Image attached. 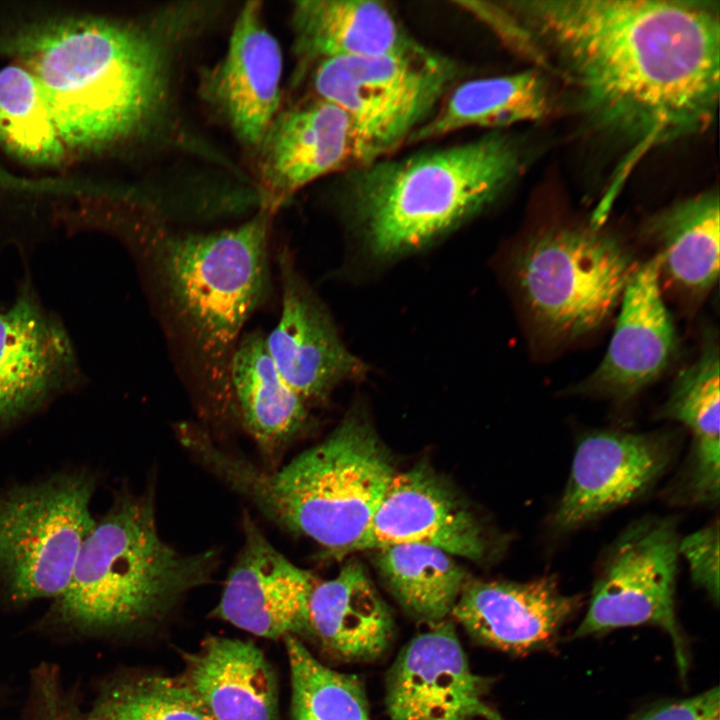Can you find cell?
Returning a JSON list of instances; mask_svg holds the SVG:
<instances>
[{
  "label": "cell",
  "instance_id": "ba28073f",
  "mask_svg": "<svg viewBox=\"0 0 720 720\" xmlns=\"http://www.w3.org/2000/svg\"><path fill=\"white\" fill-rule=\"evenodd\" d=\"M636 268L616 238L582 227H555L536 234L514 264L535 324L560 339L600 327L620 305Z\"/></svg>",
  "mask_w": 720,
  "mask_h": 720
},
{
  "label": "cell",
  "instance_id": "cb8c5ba5",
  "mask_svg": "<svg viewBox=\"0 0 720 720\" xmlns=\"http://www.w3.org/2000/svg\"><path fill=\"white\" fill-rule=\"evenodd\" d=\"M553 97L538 70L478 78L451 89L408 143L443 137L467 128H503L544 118Z\"/></svg>",
  "mask_w": 720,
  "mask_h": 720
},
{
  "label": "cell",
  "instance_id": "4fadbf2b",
  "mask_svg": "<svg viewBox=\"0 0 720 720\" xmlns=\"http://www.w3.org/2000/svg\"><path fill=\"white\" fill-rule=\"evenodd\" d=\"M257 149L260 210L272 216L316 179L361 167L350 118L315 95L278 113Z\"/></svg>",
  "mask_w": 720,
  "mask_h": 720
},
{
  "label": "cell",
  "instance_id": "9a60e30c",
  "mask_svg": "<svg viewBox=\"0 0 720 720\" xmlns=\"http://www.w3.org/2000/svg\"><path fill=\"white\" fill-rule=\"evenodd\" d=\"M243 530L244 545L212 615L263 638L310 635L316 578L279 552L247 513Z\"/></svg>",
  "mask_w": 720,
  "mask_h": 720
},
{
  "label": "cell",
  "instance_id": "5bb4252c",
  "mask_svg": "<svg viewBox=\"0 0 720 720\" xmlns=\"http://www.w3.org/2000/svg\"><path fill=\"white\" fill-rule=\"evenodd\" d=\"M488 688L444 620L403 648L389 672L385 701L392 720H504L487 703Z\"/></svg>",
  "mask_w": 720,
  "mask_h": 720
},
{
  "label": "cell",
  "instance_id": "ffe728a7",
  "mask_svg": "<svg viewBox=\"0 0 720 720\" xmlns=\"http://www.w3.org/2000/svg\"><path fill=\"white\" fill-rule=\"evenodd\" d=\"M281 48L264 23L262 5L240 10L223 60L208 74L205 92L238 140L257 148L277 116Z\"/></svg>",
  "mask_w": 720,
  "mask_h": 720
},
{
  "label": "cell",
  "instance_id": "5b68a950",
  "mask_svg": "<svg viewBox=\"0 0 720 720\" xmlns=\"http://www.w3.org/2000/svg\"><path fill=\"white\" fill-rule=\"evenodd\" d=\"M272 217L259 210L234 228L155 236L148 248L200 382L224 397L241 331L268 289Z\"/></svg>",
  "mask_w": 720,
  "mask_h": 720
},
{
  "label": "cell",
  "instance_id": "7c38bea8",
  "mask_svg": "<svg viewBox=\"0 0 720 720\" xmlns=\"http://www.w3.org/2000/svg\"><path fill=\"white\" fill-rule=\"evenodd\" d=\"M674 454V440L666 433L607 430L585 435L575 450L554 528L575 529L642 496Z\"/></svg>",
  "mask_w": 720,
  "mask_h": 720
},
{
  "label": "cell",
  "instance_id": "e575fe53",
  "mask_svg": "<svg viewBox=\"0 0 720 720\" xmlns=\"http://www.w3.org/2000/svg\"><path fill=\"white\" fill-rule=\"evenodd\" d=\"M75 720H97V719H95L94 717L89 715L87 718H80V719H75Z\"/></svg>",
  "mask_w": 720,
  "mask_h": 720
},
{
  "label": "cell",
  "instance_id": "8fae6325",
  "mask_svg": "<svg viewBox=\"0 0 720 720\" xmlns=\"http://www.w3.org/2000/svg\"><path fill=\"white\" fill-rule=\"evenodd\" d=\"M70 335L30 280L0 307V434L47 407L82 380Z\"/></svg>",
  "mask_w": 720,
  "mask_h": 720
},
{
  "label": "cell",
  "instance_id": "f1b7e54d",
  "mask_svg": "<svg viewBox=\"0 0 720 720\" xmlns=\"http://www.w3.org/2000/svg\"><path fill=\"white\" fill-rule=\"evenodd\" d=\"M0 147L39 166L57 165L68 152L36 78L19 63L0 70Z\"/></svg>",
  "mask_w": 720,
  "mask_h": 720
},
{
  "label": "cell",
  "instance_id": "3957f363",
  "mask_svg": "<svg viewBox=\"0 0 720 720\" xmlns=\"http://www.w3.org/2000/svg\"><path fill=\"white\" fill-rule=\"evenodd\" d=\"M177 434L202 464L270 520L335 555L355 551L396 473L374 432L358 418L345 420L275 472L224 450L195 424L179 425Z\"/></svg>",
  "mask_w": 720,
  "mask_h": 720
},
{
  "label": "cell",
  "instance_id": "7402d4cb",
  "mask_svg": "<svg viewBox=\"0 0 720 720\" xmlns=\"http://www.w3.org/2000/svg\"><path fill=\"white\" fill-rule=\"evenodd\" d=\"M291 24L302 71L326 59L398 54L421 45L382 1H296Z\"/></svg>",
  "mask_w": 720,
  "mask_h": 720
},
{
  "label": "cell",
  "instance_id": "484cf974",
  "mask_svg": "<svg viewBox=\"0 0 720 720\" xmlns=\"http://www.w3.org/2000/svg\"><path fill=\"white\" fill-rule=\"evenodd\" d=\"M720 206L707 191L664 210L648 224L658 244L662 271L682 288L704 292L719 276Z\"/></svg>",
  "mask_w": 720,
  "mask_h": 720
},
{
  "label": "cell",
  "instance_id": "6da1fadb",
  "mask_svg": "<svg viewBox=\"0 0 720 720\" xmlns=\"http://www.w3.org/2000/svg\"><path fill=\"white\" fill-rule=\"evenodd\" d=\"M719 5L684 0H519L491 22L565 86L576 112L643 155L705 132L720 84Z\"/></svg>",
  "mask_w": 720,
  "mask_h": 720
},
{
  "label": "cell",
  "instance_id": "4316f807",
  "mask_svg": "<svg viewBox=\"0 0 720 720\" xmlns=\"http://www.w3.org/2000/svg\"><path fill=\"white\" fill-rule=\"evenodd\" d=\"M376 551L382 578L408 614L431 625L451 614L467 582L465 570L452 555L421 544L390 545Z\"/></svg>",
  "mask_w": 720,
  "mask_h": 720
},
{
  "label": "cell",
  "instance_id": "83f0119b",
  "mask_svg": "<svg viewBox=\"0 0 720 720\" xmlns=\"http://www.w3.org/2000/svg\"><path fill=\"white\" fill-rule=\"evenodd\" d=\"M702 351L676 375L660 416L687 426L693 435L685 469L699 478L720 475L719 345L708 335Z\"/></svg>",
  "mask_w": 720,
  "mask_h": 720
},
{
  "label": "cell",
  "instance_id": "ac0fdd59",
  "mask_svg": "<svg viewBox=\"0 0 720 720\" xmlns=\"http://www.w3.org/2000/svg\"><path fill=\"white\" fill-rule=\"evenodd\" d=\"M580 603V596L564 593L554 576L475 580L466 582L451 615L479 643L526 654L551 647Z\"/></svg>",
  "mask_w": 720,
  "mask_h": 720
},
{
  "label": "cell",
  "instance_id": "d4e9b609",
  "mask_svg": "<svg viewBox=\"0 0 720 720\" xmlns=\"http://www.w3.org/2000/svg\"><path fill=\"white\" fill-rule=\"evenodd\" d=\"M229 385L244 426L266 453L278 452L307 419L305 402L281 377L259 331L240 337Z\"/></svg>",
  "mask_w": 720,
  "mask_h": 720
},
{
  "label": "cell",
  "instance_id": "d6986e66",
  "mask_svg": "<svg viewBox=\"0 0 720 720\" xmlns=\"http://www.w3.org/2000/svg\"><path fill=\"white\" fill-rule=\"evenodd\" d=\"M421 544L479 560L482 529L454 491L424 465L395 473L358 550Z\"/></svg>",
  "mask_w": 720,
  "mask_h": 720
},
{
  "label": "cell",
  "instance_id": "2e32d148",
  "mask_svg": "<svg viewBox=\"0 0 720 720\" xmlns=\"http://www.w3.org/2000/svg\"><path fill=\"white\" fill-rule=\"evenodd\" d=\"M661 274L658 253L637 266L625 287L606 354L574 393L627 401L668 367L677 336L662 296Z\"/></svg>",
  "mask_w": 720,
  "mask_h": 720
},
{
  "label": "cell",
  "instance_id": "9c48e42d",
  "mask_svg": "<svg viewBox=\"0 0 720 720\" xmlns=\"http://www.w3.org/2000/svg\"><path fill=\"white\" fill-rule=\"evenodd\" d=\"M95 481L61 472L0 492V579L15 601L58 598L95 525Z\"/></svg>",
  "mask_w": 720,
  "mask_h": 720
},
{
  "label": "cell",
  "instance_id": "44dd1931",
  "mask_svg": "<svg viewBox=\"0 0 720 720\" xmlns=\"http://www.w3.org/2000/svg\"><path fill=\"white\" fill-rule=\"evenodd\" d=\"M177 676L214 720H277L276 675L250 641L209 636Z\"/></svg>",
  "mask_w": 720,
  "mask_h": 720
},
{
  "label": "cell",
  "instance_id": "52a82bcc",
  "mask_svg": "<svg viewBox=\"0 0 720 720\" xmlns=\"http://www.w3.org/2000/svg\"><path fill=\"white\" fill-rule=\"evenodd\" d=\"M458 74L449 58L419 45L398 54L320 61L313 66L312 87L350 118L363 167L408 143Z\"/></svg>",
  "mask_w": 720,
  "mask_h": 720
},
{
  "label": "cell",
  "instance_id": "30bf717a",
  "mask_svg": "<svg viewBox=\"0 0 720 720\" xmlns=\"http://www.w3.org/2000/svg\"><path fill=\"white\" fill-rule=\"evenodd\" d=\"M679 541L671 517H646L629 525L606 553L573 638L654 625L671 637L684 675L688 662L675 613Z\"/></svg>",
  "mask_w": 720,
  "mask_h": 720
},
{
  "label": "cell",
  "instance_id": "e0dca14e",
  "mask_svg": "<svg viewBox=\"0 0 720 720\" xmlns=\"http://www.w3.org/2000/svg\"><path fill=\"white\" fill-rule=\"evenodd\" d=\"M281 313L265 336L268 352L283 380L306 403L320 400L365 367L341 342L328 314L297 272L291 254H278Z\"/></svg>",
  "mask_w": 720,
  "mask_h": 720
},
{
  "label": "cell",
  "instance_id": "d6a6232c",
  "mask_svg": "<svg viewBox=\"0 0 720 720\" xmlns=\"http://www.w3.org/2000/svg\"><path fill=\"white\" fill-rule=\"evenodd\" d=\"M629 720H720L719 687L689 698L654 704Z\"/></svg>",
  "mask_w": 720,
  "mask_h": 720
},
{
  "label": "cell",
  "instance_id": "8992f818",
  "mask_svg": "<svg viewBox=\"0 0 720 720\" xmlns=\"http://www.w3.org/2000/svg\"><path fill=\"white\" fill-rule=\"evenodd\" d=\"M218 561L216 551L183 554L164 542L152 496H120L84 540L54 610L87 629L153 622L208 583Z\"/></svg>",
  "mask_w": 720,
  "mask_h": 720
},
{
  "label": "cell",
  "instance_id": "f546056e",
  "mask_svg": "<svg viewBox=\"0 0 720 720\" xmlns=\"http://www.w3.org/2000/svg\"><path fill=\"white\" fill-rule=\"evenodd\" d=\"M285 639L293 720H369L360 679L319 662L294 636Z\"/></svg>",
  "mask_w": 720,
  "mask_h": 720
},
{
  "label": "cell",
  "instance_id": "836d02e7",
  "mask_svg": "<svg viewBox=\"0 0 720 720\" xmlns=\"http://www.w3.org/2000/svg\"><path fill=\"white\" fill-rule=\"evenodd\" d=\"M0 189L49 194L52 190V181L50 179L39 180L18 176L0 166Z\"/></svg>",
  "mask_w": 720,
  "mask_h": 720
},
{
  "label": "cell",
  "instance_id": "603a6c76",
  "mask_svg": "<svg viewBox=\"0 0 720 720\" xmlns=\"http://www.w3.org/2000/svg\"><path fill=\"white\" fill-rule=\"evenodd\" d=\"M310 635L331 655L345 661H372L393 636L391 613L358 562L338 575L317 581L309 598Z\"/></svg>",
  "mask_w": 720,
  "mask_h": 720
},
{
  "label": "cell",
  "instance_id": "1f68e13d",
  "mask_svg": "<svg viewBox=\"0 0 720 720\" xmlns=\"http://www.w3.org/2000/svg\"><path fill=\"white\" fill-rule=\"evenodd\" d=\"M679 555L688 563L691 578L712 602H719V522L687 535L679 541Z\"/></svg>",
  "mask_w": 720,
  "mask_h": 720
},
{
  "label": "cell",
  "instance_id": "4dcf8cb0",
  "mask_svg": "<svg viewBox=\"0 0 720 720\" xmlns=\"http://www.w3.org/2000/svg\"><path fill=\"white\" fill-rule=\"evenodd\" d=\"M90 715L97 720H214L177 677L156 674L114 684Z\"/></svg>",
  "mask_w": 720,
  "mask_h": 720
},
{
  "label": "cell",
  "instance_id": "7a4b0ae2",
  "mask_svg": "<svg viewBox=\"0 0 720 720\" xmlns=\"http://www.w3.org/2000/svg\"><path fill=\"white\" fill-rule=\"evenodd\" d=\"M5 48L36 78L68 151H97L136 136L164 107L166 50L137 25L58 20L18 32Z\"/></svg>",
  "mask_w": 720,
  "mask_h": 720
},
{
  "label": "cell",
  "instance_id": "277c9868",
  "mask_svg": "<svg viewBox=\"0 0 720 720\" xmlns=\"http://www.w3.org/2000/svg\"><path fill=\"white\" fill-rule=\"evenodd\" d=\"M520 169L516 144L493 132L360 167L350 208L373 255L394 257L425 246L488 208Z\"/></svg>",
  "mask_w": 720,
  "mask_h": 720
}]
</instances>
